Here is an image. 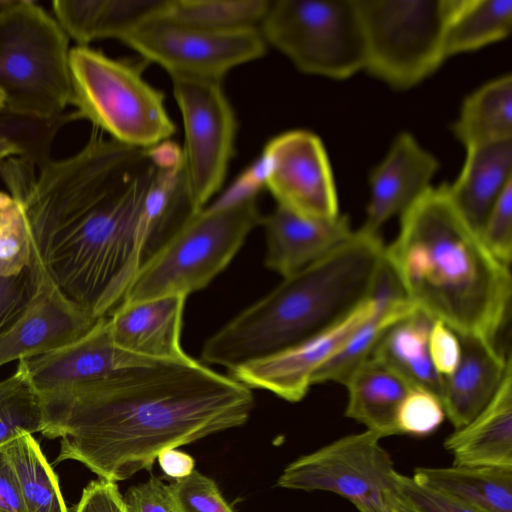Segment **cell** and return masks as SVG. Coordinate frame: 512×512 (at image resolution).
Returning a JSON list of instances; mask_svg holds the SVG:
<instances>
[{
	"label": "cell",
	"instance_id": "6da1fadb",
	"mask_svg": "<svg viewBox=\"0 0 512 512\" xmlns=\"http://www.w3.org/2000/svg\"><path fill=\"white\" fill-rule=\"evenodd\" d=\"M102 132L93 127L85 146L64 159L0 162L25 209L34 254L95 319L122 303L144 263L193 211L174 142L136 148Z\"/></svg>",
	"mask_w": 512,
	"mask_h": 512
},
{
	"label": "cell",
	"instance_id": "7a4b0ae2",
	"mask_svg": "<svg viewBox=\"0 0 512 512\" xmlns=\"http://www.w3.org/2000/svg\"><path fill=\"white\" fill-rule=\"evenodd\" d=\"M40 399L41 434L61 439L56 463L114 483L151 470L165 450L245 424L254 407L251 388L195 359L130 366Z\"/></svg>",
	"mask_w": 512,
	"mask_h": 512
},
{
	"label": "cell",
	"instance_id": "3957f363",
	"mask_svg": "<svg viewBox=\"0 0 512 512\" xmlns=\"http://www.w3.org/2000/svg\"><path fill=\"white\" fill-rule=\"evenodd\" d=\"M400 216L384 257L406 297L457 335L482 337L509 353L499 338L510 321V267L458 214L446 184L428 188Z\"/></svg>",
	"mask_w": 512,
	"mask_h": 512
},
{
	"label": "cell",
	"instance_id": "277c9868",
	"mask_svg": "<svg viewBox=\"0 0 512 512\" xmlns=\"http://www.w3.org/2000/svg\"><path fill=\"white\" fill-rule=\"evenodd\" d=\"M379 233L358 229L209 337L205 363L227 369L278 352L337 323L372 294L384 264Z\"/></svg>",
	"mask_w": 512,
	"mask_h": 512
},
{
	"label": "cell",
	"instance_id": "5b68a950",
	"mask_svg": "<svg viewBox=\"0 0 512 512\" xmlns=\"http://www.w3.org/2000/svg\"><path fill=\"white\" fill-rule=\"evenodd\" d=\"M261 185L260 169L248 170L220 201L191 212L144 263L121 304L205 288L261 224Z\"/></svg>",
	"mask_w": 512,
	"mask_h": 512
},
{
	"label": "cell",
	"instance_id": "8992f818",
	"mask_svg": "<svg viewBox=\"0 0 512 512\" xmlns=\"http://www.w3.org/2000/svg\"><path fill=\"white\" fill-rule=\"evenodd\" d=\"M69 37L36 2L10 0L0 14V88L5 111L49 121L71 104Z\"/></svg>",
	"mask_w": 512,
	"mask_h": 512
},
{
	"label": "cell",
	"instance_id": "52a82bcc",
	"mask_svg": "<svg viewBox=\"0 0 512 512\" xmlns=\"http://www.w3.org/2000/svg\"><path fill=\"white\" fill-rule=\"evenodd\" d=\"M69 70L77 119L136 148L153 147L174 134L163 94L143 79L139 67L76 46L69 52Z\"/></svg>",
	"mask_w": 512,
	"mask_h": 512
},
{
	"label": "cell",
	"instance_id": "ba28073f",
	"mask_svg": "<svg viewBox=\"0 0 512 512\" xmlns=\"http://www.w3.org/2000/svg\"><path fill=\"white\" fill-rule=\"evenodd\" d=\"M370 74L407 89L447 58L445 33L453 0H355Z\"/></svg>",
	"mask_w": 512,
	"mask_h": 512
},
{
	"label": "cell",
	"instance_id": "9c48e42d",
	"mask_svg": "<svg viewBox=\"0 0 512 512\" xmlns=\"http://www.w3.org/2000/svg\"><path fill=\"white\" fill-rule=\"evenodd\" d=\"M259 31L304 73L345 79L364 69L355 0H274Z\"/></svg>",
	"mask_w": 512,
	"mask_h": 512
},
{
	"label": "cell",
	"instance_id": "30bf717a",
	"mask_svg": "<svg viewBox=\"0 0 512 512\" xmlns=\"http://www.w3.org/2000/svg\"><path fill=\"white\" fill-rule=\"evenodd\" d=\"M164 7L132 27L119 41L146 61L160 65L170 76L222 80L230 69L265 53L266 43L259 28L202 29L165 16Z\"/></svg>",
	"mask_w": 512,
	"mask_h": 512
},
{
	"label": "cell",
	"instance_id": "8fae6325",
	"mask_svg": "<svg viewBox=\"0 0 512 512\" xmlns=\"http://www.w3.org/2000/svg\"><path fill=\"white\" fill-rule=\"evenodd\" d=\"M170 77L184 125V188L192 210L197 211L224 181L233 153L236 119L222 80Z\"/></svg>",
	"mask_w": 512,
	"mask_h": 512
},
{
	"label": "cell",
	"instance_id": "7c38bea8",
	"mask_svg": "<svg viewBox=\"0 0 512 512\" xmlns=\"http://www.w3.org/2000/svg\"><path fill=\"white\" fill-rule=\"evenodd\" d=\"M380 440L368 430L343 436L289 463L276 485L335 493L356 507L387 504L397 471Z\"/></svg>",
	"mask_w": 512,
	"mask_h": 512
},
{
	"label": "cell",
	"instance_id": "4fadbf2b",
	"mask_svg": "<svg viewBox=\"0 0 512 512\" xmlns=\"http://www.w3.org/2000/svg\"><path fill=\"white\" fill-rule=\"evenodd\" d=\"M259 166L262 184L278 206L309 218L340 215L331 166L315 134L294 130L278 135L266 145Z\"/></svg>",
	"mask_w": 512,
	"mask_h": 512
},
{
	"label": "cell",
	"instance_id": "5bb4252c",
	"mask_svg": "<svg viewBox=\"0 0 512 512\" xmlns=\"http://www.w3.org/2000/svg\"><path fill=\"white\" fill-rule=\"evenodd\" d=\"M31 266L34 292L22 315L0 335V367L61 348L98 320L61 291L34 252Z\"/></svg>",
	"mask_w": 512,
	"mask_h": 512
},
{
	"label": "cell",
	"instance_id": "9a60e30c",
	"mask_svg": "<svg viewBox=\"0 0 512 512\" xmlns=\"http://www.w3.org/2000/svg\"><path fill=\"white\" fill-rule=\"evenodd\" d=\"M373 308L370 296L327 329L278 352L239 365L230 370V376L249 388L264 389L286 401L298 402L312 385L314 373L341 348Z\"/></svg>",
	"mask_w": 512,
	"mask_h": 512
},
{
	"label": "cell",
	"instance_id": "2e32d148",
	"mask_svg": "<svg viewBox=\"0 0 512 512\" xmlns=\"http://www.w3.org/2000/svg\"><path fill=\"white\" fill-rule=\"evenodd\" d=\"M19 361L40 398L97 383L123 368L159 362L120 349L108 317L99 318L87 333L61 348Z\"/></svg>",
	"mask_w": 512,
	"mask_h": 512
},
{
	"label": "cell",
	"instance_id": "e0dca14e",
	"mask_svg": "<svg viewBox=\"0 0 512 512\" xmlns=\"http://www.w3.org/2000/svg\"><path fill=\"white\" fill-rule=\"evenodd\" d=\"M437 159L409 133L398 135L384 160L370 176L371 195L360 229L379 233L395 214H401L428 188L438 170Z\"/></svg>",
	"mask_w": 512,
	"mask_h": 512
},
{
	"label": "cell",
	"instance_id": "ac0fdd59",
	"mask_svg": "<svg viewBox=\"0 0 512 512\" xmlns=\"http://www.w3.org/2000/svg\"><path fill=\"white\" fill-rule=\"evenodd\" d=\"M186 298L170 295L119 305L108 316L114 343L130 354L153 361L193 360L181 346Z\"/></svg>",
	"mask_w": 512,
	"mask_h": 512
},
{
	"label": "cell",
	"instance_id": "d6986e66",
	"mask_svg": "<svg viewBox=\"0 0 512 512\" xmlns=\"http://www.w3.org/2000/svg\"><path fill=\"white\" fill-rule=\"evenodd\" d=\"M268 269L288 277L323 258L353 233L348 218L317 219L278 206L262 217Z\"/></svg>",
	"mask_w": 512,
	"mask_h": 512
},
{
	"label": "cell",
	"instance_id": "ffe728a7",
	"mask_svg": "<svg viewBox=\"0 0 512 512\" xmlns=\"http://www.w3.org/2000/svg\"><path fill=\"white\" fill-rule=\"evenodd\" d=\"M460 359L444 378L441 402L455 429L470 422L493 398L506 371L512 366L505 353L488 340L475 335H458Z\"/></svg>",
	"mask_w": 512,
	"mask_h": 512
},
{
	"label": "cell",
	"instance_id": "44dd1931",
	"mask_svg": "<svg viewBox=\"0 0 512 512\" xmlns=\"http://www.w3.org/2000/svg\"><path fill=\"white\" fill-rule=\"evenodd\" d=\"M371 298L374 308L348 337L341 348L313 375L311 384H345L351 374L370 356L386 331L417 308L406 297L394 273L384 261Z\"/></svg>",
	"mask_w": 512,
	"mask_h": 512
},
{
	"label": "cell",
	"instance_id": "7402d4cb",
	"mask_svg": "<svg viewBox=\"0 0 512 512\" xmlns=\"http://www.w3.org/2000/svg\"><path fill=\"white\" fill-rule=\"evenodd\" d=\"M443 446L452 465L512 469V366L490 402Z\"/></svg>",
	"mask_w": 512,
	"mask_h": 512
},
{
	"label": "cell",
	"instance_id": "603a6c76",
	"mask_svg": "<svg viewBox=\"0 0 512 512\" xmlns=\"http://www.w3.org/2000/svg\"><path fill=\"white\" fill-rule=\"evenodd\" d=\"M511 182L512 140L467 148L461 172L446 190L458 214L480 235L491 208Z\"/></svg>",
	"mask_w": 512,
	"mask_h": 512
},
{
	"label": "cell",
	"instance_id": "cb8c5ba5",
	"mask_svg": "<svg viewBox=\"0 0 512 512\" xmlns=\"http://www.w3.org/2000/svg\"><path fill=\"white\" fill-rule=\"evenodd\" d=\"M166 0H55L54 18L77 46L100 39L119 40L147 17L162 10Z\"/></svg>",
	"mask_w": 512,
	"mask_h": 512
},
{
	"label": "cell",
	"instance_id": "d4e9b609",
	"mask_svg": "<svg viewBox=\"0 0 512 512\" xmlns=\"http://www.w3.org/2000/svg\"><path fill=\"white\" fill-rule=\"evenodd\" d=\"M348 390L345 416L381 439L398 435V408L412 388L398 374L369 357L344 384Z\"/></svg>",
	"mask_w": 512,
	"mask_h": 512
},
{
	"label": "cell",
	"instance_id": "484cf974",
	"mask_svg": "<svg viewBox=\"0 0 512 512\" xmlns=\"http://www.w3.org/2000/svg\"><path fill=\"white\" fill-rule=\"evenodd\" d=\"M433 322L429 315L416 309L386 331L370 357L393 370L412 388L428 391L441 401L444 378L434 369L428 349Z\"/></svg>",
	"mask_w": 512,
	"mask_h": 512
},
{
	"label": "cell",
	"instance_id": "4316f807",
	"mask_svg": "<svg viewBox=\"0 0 512 512\" xmlns=\"http://www.w3.org/2000/svg\"><path fill=\"white\" fill-rule=\"evenodd\" d=\"M411 477L480 512H512V469L456 465L417 467Z\"/></svg>",
	"mask_w": 512,
	"mask_h": 512
},
{
	"label": "cell",
	"instance_id": "83f0119b",
	"mask_svg": "<svg viewBox=\"0 0 512 512\" xmlns=\"http://www.w3.org/2000/svg\"><path fill=\"white\" fill-rule=\"evenodd\" d=\"M456 138L467 148L512 140V77H498L463 102L453 126Z\"/></svg>",
	"mask_w": 512,
	"mask_h": 512
},
{
	"label": "cell",
	"instance_id": "f1b7e54d",
	"mask_svg": "<svg viewBox=\"0 0 512 512\" xmlns=\"http://www.w3.org/2000/svg\"><path fill=\"white\" fill-rule=\"evenodd\" d=\"M511 26V0H453L445 33L446 57L499 41Z\"/></svg>",
	"mask_w": 512,
	"mask_h": 512
},
{
	"label": "cell",
	"instance_id": "f546056e",
	"mask_svg": "<svg viewBox=\"0 0 512 512\" xmlns=\"http://www.w3.org/2000/svg\"><path fill=\"white\" fill-rule=\"evenodd\" d=\"M3 449L15 470L26 512H68L58 477L30 433H21Z\"/></svg>",
	"mask_w": 512,
	"mask_h": 512
},
{
	"label": "cell",
	"instance_id": "4dcf8cb0",
	"mask_svg": "<svg viewBox=\"0 0 512 512\" xmlns=\"http://www.w3.org/2000/svg\"><path fill=\"white\" fill-rule=\"evenodd\" d=\"M271 0H167L163 14L184 24L213 31L259 28Z\"/></svg>",
	"mask_w": 512,
	"mask_h": 512
},
{
	"label": "cell",
	"instance_id": "1f68e13d",
	"mask_svg": "<svg viewBox=\"0 0 512 512\" xmlns=\"http://www.w3.org/2000/svg\"><path fill=\"white\" fill-rule=\"evenodd\" d=\"M43 427L41 399L18 361L15 372L0 381V447L21 433H41Z\"/></svg>",
	"mask_w": 512,
	"mask_h": 512
},
{
	"label": "cell",
	"instance_id": "d6a6232c",
	"mask_svg": "<svg viewBox=\"0 0 512 512\" xmlns=\"http://www.w3.org/2000/svg\"><path fill=\"white\" fill-rule=\"evenodd\" d=\"M32 233L23 205L0 192V278H13L30 267Z\"/></svg>",
	"mask_w": 512,
	"mask_h": 512
},
{
	"label": "cell",
	"instance_id": "836d02e7",
	"mask_svg": "<svg viewBox=\"0 0 512 512\" xmlns=\"http://www.w3.org/2000/svg\"><path fill=\"white\" fill-rule=\"evenodd\" d=\"M169 486L176 512H235L215 481L197 470Z\"/></svg>",
	"mask_w": 512,
	"mask_h": 512
},
{
	"label": "cell",
	"instance_id": "e575fe53",
	"mask_svg": "<svg viewBox=\"0 0 512 512\" xmlns=\"http://www.w3.org/2000/svg\"><path fill=\"white\" fill-rule=\"evenodd\" d=\"M444 418L445 411L437 396L411 388L398 408L396 425L399 434L422 437L437 430Z\"/></svg>",
	"mask_w": 512,
	"mask_h": 512
},
{
	"label": "cell",
	"instance_id": "d590c367",
	"mask_svg": "<svg viewBox=\"0 0 512 512\" xmlns=\"http://www.w3.org/2000/svg\"><path fill=\"white\" fill-rule=\"evenodd\" d=\"M479 236L497 260L511 267L512 182L506 186L491 208Z\"/></svg>",
	"mask_w": 512,
	"mask_h": 512
},
{
	"label": "cell",
	"instance_id": "8d00e7d4",
	"mask_svg": "<svg viewBox=\"0 0 512 512\" xmlns=\"http://www.w3.org/2000/svg\"><path fill=\"white\" fill-rule=\"evenodd\" d=\"M392 493L417 512H480L399 472L395 474Z\"/></svg>",
	"mask_w": 512,
	"mask_h": 512
},
{
	"label": "cell",
	"instance_id": "74e56055",
	"mask_svg": "<svg viewBox=\"0 0 512 512\" xmlns=\"http://www.w3.org/2000/svg\"><path fill=\"white\" fill-rule=\"evenodd\" d=\"M34 271L30 265L13 278H0V335L24 312L34 292Z\"/></svg>",
	"mask_w": 512,
	"mask_h": 512
},
{
	"label": "cell",
	"instance_id": "f35d334b",
	"mask_svg": "<svg viewBox=\"0 0 512 512\" xmlns=\"http://www.w3.org/2000/svg\"><path fill=\"white\" fill-rule=\"evenodd\" d=\"M122 498L128 512H176L169 484L157 477L131 486Z\"/></svg>",
	"mask_w": 512,
	"mask_h": 512
},
{
	"label": "cell",
	"instance_id": "ab89813d",
	"mask_svg": "<svg viewBox=\"0 0 512 512\" xmlns=\"http://www.w3.org/2000/svg\"><path fill=\"white\" fill-rule=\"evenodd\" d=\"M428 349L436 372L443 378L452 374L461 353L458 335L443 322L434 320L429 334Z\"/></svg>",
	"mask_w": 512,
	"mask_h": 512
},
{
	"label": "cell",
	"instance_id": "60d3db41",
	"mask_svg": "<svg viewBox=\"0 0 512 512\" xmlns=\"http://www.w3.org/2000/svg\"><path fill=\"white\" fill-rule=\"evenodd\" d=\"M75 512H128L116 483L104 479L90 482L84 489Z\"/></svg>",
	"mask_w": 512,
	"mask_h": 512
},
{
	"label": "cell",
	"instance_id": "b9f144b4",
	"mask_svg": "<svg viewBox=\"0 0 512 512\" xmlns=\"http://www.w3.org/2000/svg\"><path fill=\"white\" fill-rule=\"evenodd\" d=\"M0 512H26L13 465L0 447Z\"/></svg>",
	"mask_w": 512,
	"mask_h": 512
},
{
	"label": "cell",
	"instance_id": "7bdbcfd3",
	"mask_svg": "<svg viewBox=\"0 0 512 512\" xmlns=\"http://www.w3.org/2000/svg\"><path fill=\"white\" fill-rule=\"evenodd\" d=\"M157 461L165 475L174 479H181L195 470V460L187 453L168 449L161 452Z\"/></svg>",
	"mask_w": 512,
	"mask_h": 512
},
{
	"label": "cell",
	"instance_id": "ee69618b",
	"mask_svg": "<svg viewBox=\"0 0 512 512\" xmlns=\"http://www.w3.org/2000/svg\"><path fill=\"white\" fill-rule=\"evenodd\" d=\"M23 157L21 147L7 138H0V162L10 157Z\"/></svg>",
	"mask_w": 512,
	"mask_h": 512
},
{
	"label": "cell",
	"instance_id": "f6af8a7d",
	"mask_svg": "<svg viewBox=\"0 0 512 512\" xmlns=\"http://www.w3.org/2000/svg\"><path fill=\"white\" fill-rule=\"evenodd\" d=\"M49 121H52V122H54V123H55V125H56V134H57V133H58V131H59L63 126H65L66 124H68V123H70L71 121H73V118H72V116H71L70 114H64V115L60 116V117H59V118H57V119L49 120ZM56 134H55V136H56ZM54 138H55V137H54ZM51 146H52V145H51ZM50 149H51V147H50ZM50 149L48 150V152H47L44 156H42V157H40V158H38V159H30V158H26V157H24V156H23L22 158H25V159L30 160V161H31V162H33L35 165H39V164L43 163L44 161H46V160H48V159L50 158V157H49Z\"/></svg>",
	"mask_w": 512,
	"mask_h": 512
},
{
	"label": "cell",
	"instance_id": "bcb514c9",
	"mask_svg": "<svg viewBox=\"0 0 512 512\" xmlns=\"http://www.w3.org/2000/svg\"><path fill=\"white\" fill-rule=\"evenodd\" d=\"M388 504L394 512H417L393 493H391L388 497Z\"/></svg>",
	"mask_w": 512,
	"mask_h": 512
},
{
	"label": "cell",
	"instance_id": "7dc6e473",
	"mask_svg": "<svg viewBox=\"0 0 512 512\" xmlns=\"http://www.w3.org/2000/svg\"><path fill=\"white\" fill-rule=\"evenodd\" d=\"M359 512H394L390 505L383 504V505H376V504H369V505H361L356 507Z\"/></svg>",
	"mask_w": 512,
	"mask_h": 512
},
{
	"label": "cell",
	"instance_id": "c3c4849f",
	"mask_svg": "<svg viewBox=\"0 0 512 512\" xmlns=\"http://www.w3.org/2000/svg\"><path fill=\"white\" fill-rule=\"evenodd\" d=\"M6 108V97L3 90L0 88V113L5 111Z\"/></svg>",
	"mask_w": 512,
	"mask_h": 512
},
{
	"label": "cell",
	"instance_id": "681fc988",
	"mask_svg": "<svg viewBox=\"0 0 512 512\" xmlns=\"http://www.w3.org/2000/svg\"><path fill=\"white\" fill-rule=\"evenodd\" d=\"M9 3H10V0H6V1H1L0 0V14L9 5Z\"/></svg>",
	"mask_w": 512,
	"mask_h": 512
}]
</instances>
